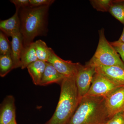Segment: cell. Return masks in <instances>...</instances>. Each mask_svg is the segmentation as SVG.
<instances>
[{"instance_id": "cell-1", "label": "cell", "mask_w": 124, "mask_h": 124, "mask_svg": "<svg viewBox=\"0 0 124 124\" xmlns=\"http://www.w3.org/2000/svg\"><path fill=\"white\" fill-rule=\"evenodd\" d=\"M49 6H30L19 10L20 32L23 37V47L33 42L36 37L46 34Z\"/></svg>"}, {"instance_id": "cell-2", "label": "cell", "mask_w": 124, "mask_h": 124, "mask_svg": "<svg viewBox=\"0 0 124 124\" xmlns=\"http://www.w3.org/2000/svg\"><path fill=\"white\" fill-rule=\"evenodd\" d=\"M110 119L104 98L85 95L67 124H106Z\"/></svg>"}, {"instance_id": "cell-3", "label": "cell", "mask_w": 124, "mask_h": 124, "mask_svg": "<svg viewBox=\"0 0 124 124\" xmlns=\"http://www.w3.org/2000/svg\"><path fill=\"white\" fill-rule=\"evenodd\" d=\"M75 78H64L59 100L53 116L43 124H67L79 103Z\"/></svg>"}, {"instance_id": "cell-4", "label": "cell", "mask_w": 124, "mask_h": 124, "mask_svg": "<svg viewBox=\"0 0 124 124\" xmlns=\"http://www.w3.org/2000/svg\"><path fill=\"white\" fill-rule=\"evenodd\" d=\"M97 48L93 57L88 63L95 67L117 66L124 69V63L119 54L105 37L104 29L99 31Z\"/></svg>"}, {"instance_id": "cell-5", "label": "cell", "mask_w": 124, "mask_h": 124, "mask_svg": "<svg viewBox=\"0 0 124 124\" xmlns=\"http://www.w3.org/2000/svg\"><path fill=\"white\" fill-rule=\"evenodd\" d=\"M95 73V67L88 63L85 65L81 64L75 78L76 85L80 102L82 98L88 92Z\"/></svg>"}, {"instance_id": "cell-6", "label": "cell", "mask_w": 124, "mask_h": 124, "mask_svg": "<svg viewBox=\"0 0 124 124\" xmlns=\"http://www.w3.org/2000/svg\"><path fill=\"white\" fill-rule=\"evenodd\" d=\"M122 86H124L117 85L96 73L94 76L90 89L85 95L105 98Z\"/></svg>"}, {"instance_id": "cell-7", "label": "cell", "mask_w": 124, "mask_h": 124, "mask_svg": "<svg viewBox=\"0 0 124 124\" xmlns=\"http://www.w3.org/2000/svg\"><path fill=\"white\" fill-rule=\"evenodd\" d=\"M47 62L52 64L65 78L76 77L81 64L80 63H73L70 60H63L57 55L51 48Z\"/></svg>"}, {"instance_id": "cell-8", "label": "cell", "mask_w": 124, "mask_h": 124, "mask_svg": "<svg viewBox=\"0 0 124 124\" xmlns=\"http://www.w3.org/2000/svg\"><path fill=\"white\" fill-rule=\"evenodd\" d=\"M105 104L110 119L124 111V86L105 98Z\"/></svg>"}, {"instance_id": "cell-9", "label": "cell", "mask_w": 124, "mask_h": 124, "mask_svg": "<svg viewBox=\"0 0 124 124\" xmlns=\"http://www.w3.org/2000/svg\"><path fill=\"white\" fill-rule=\"evenodd\" d=\"M96 73L117 85L124 86V69L117 66L95 67Z\"/></svg>"}, {"instance_id": "cell-10", "label": "cell", "mask_w": 124, "mask_h": 124, "mask_svg": "<svg viewBox=\"0 0 124 124\" xmlns=\"http://www.w3.org/2000/svg\"><path fill=\"white\" fill-rule=\"evenodd\" d=\"M15 119V99L13 95H7L1 104L0 124H7Z\"/></svg>"}, {"instance_id": "cell-11", "label": "cell", "mask_w": 124, "mask_h": 124, "mask_svg": "<svg viewBox=\"0 0 124 124\" xmlns=\"http://www.w3.org/2000/svg\"><path fill=\"white\" fill-rule=\"evenodd\" d=\"M19 11L16 10L11 17L6 20H1L0 29L7 37L13 36L20 32V20L18 15Z\"/></svg>"}, {"instance_id": "cell-12", "label": "cell", "mask_w": 124, "mask_h": 124, "mask_svg": "<svg viewBox=\"0 0 124 124\" xmlns=\"http://www.w3.org/2000/svg\"><path fill=\"white\" fill-rule=\"evenodd\" d=\"M63 76L59 73L52 64L46 62V66L43 73L39 85L46 86L51 84L60 85L64 78Z\"/></svg>"}, {"instance_id": "cell-13", "label": "cell", "mask_w": 124, "mask_h": 124, "mask_svg": "<svg viewBox=\"0 0 124 124\" xmlns=\"http://www.w3.org/2000/svg\"><path fill=\"white\" fill-rule=\"evenodd\" d=\"M11 41V57L14 69L20 68V57L23 48V37L20 32L12 37Z\"/></svg>"}, {"instance_id": "cell-14", "label": "cell", "mask_w": 124, "mask_h": 124, "mask_svg": "<svg viewBox=\"0 0 124 124\" xmlns=\"http://www.w3.org/2000/svg\"><path fill=\"white\" fill-rule=\"evenodd\" d=\"M46 66V62L38 60L27 67L34 84L39 85Z\"/></svg>"}, {"instance_id": "cell-15", "label": "cell", "mask_w": 124, "mask_h": 124, "mask_svg": "<svg viewBox=\"0 0 124 124\" xmlns=\"http://www.w3.org/2000/svg\"><path fill=\"white\" fill-rule=\"evenodd\" d=\"M38 60L34 42L28 46L23 47L20 57L21 69L27 68L29 65Z\"/></svg>"}, {"instance_id": "cell-16", "label": "cell", "mask_w": 124, "mask_h": 124, "mask_svg": "<svg viewBox=\"0 0 124 124\" xmlns=\"http://www.w3.org/2000/svg\"><path fill=\"white\" fill-rule=\"evenodd\" d=\"M34 44L38 60L48 62L51 48L48 47L46 42L40 39L36 41Z\"/></svg>"}, {"instance_id": "cell-17", "label": "cell", "mask_w": 124, "mask_h": 124, "mask_svg": "<svg viewBox=\"0 0 124 124\" xmlns=\"http://www.w3.org/2000/svg\"><path fill=\"white\" fill-rule=\"evenodd\" d=\"M14 69L10 54L0 55V76L4 77Z\"/></svg>"}, {"instance_id": "cell-18", "label": "cell", "mask_w": 124, "mask_h": 124, "mask_svg": "<svg viewBox=\"0 0 124 124\" xmlns=\"http://www.w3.org/2000/svg\"><path fill=\"white\" fill-rule=\"evenodd\" d=\"M108 11L114 17L124 24V0L114 1Z\"/></svg>"}, {"instance_id": "cell-19", "label": "cell", "mask_w": 124, "mask_h": 124, "mask_svg": "<svg viewBox=\"0 0 124 124\" xmlns=\"http://www.w3.org/2000/svg\"><path fill=\"white\" fill-rule=\"evenodd\" d=\"M11 42L8 37L1 31L0 32V55L11 54Z\"/></svg>"}, {"instance_id": "cell-20", "label": "cell", "mask_w": 124, "mask_h": 124, "mask_svg": "<svg viewBox=\"0 0 124 124\" xmlns=\"http://www.w3.org/2000/svg\"><path fill=\"white\" fill-rule=\"evenodd\" d=\"M113 1L110 0H93L90 1L93 7L99 11L106 12L109 11Z\"/></svg>"}, {"instance_id": "cell-21", "label": "cell", "mask_w": 124, "mask_h": 124, "mask_svg": "<svg viewBox=\"0 0 124 124\" xmlns=\"http://www.w3.org/2000/svg\"><path fill=\"white\" fill-rule=\"evenodd\" d=\"M110 43L119 54L124 63V43L119 42L118 40Z\"/></svg>"}, {"instance_id": "cell-22", "label": "cell", "mask_w": 124, "mask_h": 124, "mask_svg": "<svg viewBox=\"0 0 124 124\" xmlns=\"http://www.w3.org/2000/svg\"><path fill=\"white\" fill-rule=\"evenodd\" d=\"M54 0H30V6L38 7L50 6L54 2Z\"/></svg>"}, {"instance_id": "cell-23", "label": "cell", "mask_w": 124, "mask_h": 124, "mask_svg": "<svg viewBox=\"0 0 124 124\" xmlns=\"http://www.w3.org/2000/svg\"><path fill=\"white\" fill-rule=\"evenodd\" d=\"M10 1L15 5L18 11L22 8L30 7V0H11Z\"/></svg>"}, {"instance_id": "cell-24", "label": "cell", "mask_w": 124, "mask_h": 124, "mask_svg": "<svg viewBox=\"0 0 124 124\" xmlns=\"http://www.w3.org/2000/svg\"><path fill=\"white\" fill-rule=\"evenodd\" d=\"M106 124H124V116L123 112L114 116Z\"/></svg>"}, {"instance_id": "cell-25", "label": "cell", "mask_w": 124, "mask_h": 124, "mask_svg": "<svg viewBox=\"0 0 124 124\" xmlns=\"http://www.w3.org/2000/svg\"><path fill=\"white\" fill-rule=\"evenodd\" d=\"M118 41H119V42L124 43V27L122 34H121L120 37L119 39L118 40Z\"/></svg>"}, {"instance_id": "cell-26", "label": "cell", "mask_w": 124, "mask_h": 124, "mask_svg": "<svg viewBox=\"0 0 124 124\" xmlns=\"http://www.w3.org/2000/svg\"><path fill=\"white\" fill-rule=\"evenodd\" d=\"M7 124H17V122H16V119H15L12 122H10V123H8Z\"/></svg>"}, {"instance_id": "cell-27", "label": "cell", "mask_w": 124, "mask_h": 124, "mask_svg": "<svg viewBox=\"0 0 124 124\" xmlns=\"http://www.w3.org/2000/svg\"><path fill=\"white\" fill-rule=\"evenodd\" d=\"M123 114H124V112H123Z\"/></svg>"}]
</instances>
